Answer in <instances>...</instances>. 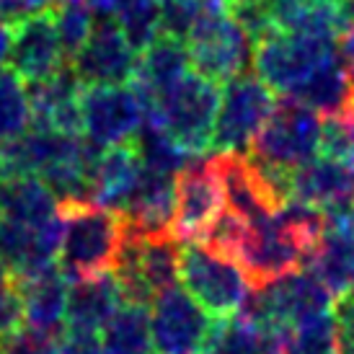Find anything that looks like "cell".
<instances>
[{
    "label": "cell",
    "mask_w": 354,
    "mask_h": 354,
    "mask_svg": "<svg viewBox=\"0 0 354 354\" xmlns=\"http://www.w3.org/2000/svg\"><path fill=\"white\" fill-rule=\"evenodd\" d=\"M321 156L354 168V101L321 119Z\"/></svg>",
    "instance_id": "obj_28"
},
{
    "label": "cell",
    "mask_w": 354,
    "mask_h": 354,
    "mask_svg": "<svg viewBox=\"0 0 354 354\" xmlns=\"http://www.w3.org/2000/svg\"><path fill=\"white\" fill-rule=\"evenodd\" d=\"M52 13H55V29H57L65 62H70L83 50V44L88 41L93 31V10L88 3H62V6H55Z\"/></svg>",
    "instance_id": "obj_27"
},
{
    "label": "cell",
    "mask_w": 354,
    "mask_h": 354,
    "mask_svg": "<svg viewBox=\"0 0 354 354\" xmlns=\"http://www.w3.org/2000/svg\"><path fill=\"white\" fill-rule=\"evenodd\" d=\"M290 202L321 212L354 202V168L324 156L310 158L290 174Z\"/></svg>",
    "instance_id": "obj_16"
},
{
    "label": "cell",
    "mask_w": 354,
    "mask_h": 354,
    "mask_svg": "<svg viewBox=\"0 0 354 354\" xmlns=\"http://www.w3.org/2000/svg\"><path fill=\"white\" fill-rule=\"evenodd\" d=\"M334 318H336L339 354H354V295L336 300Z\"/></svg>",
    "instance_id": "obj_32"
},
{
    "label": "cell",
    "mask_w": 354,
    "mask_h": 354,
    "mask_svg": "<svg viewBox=\"0 0 354 354\" xmlns=\"http://www.w3.org/2000/svg\"><path fill=\"white\" fill-rule=\"evenodd\" d=\"M0 217L26 227H41L57 217V197L37 176L0 178Z\"/></svg>",
    "instance_id": "obj_20"
},
{
    "label": "cell",
    "mask_w": 354,
    "mask_h": 354,
    "mask_svg": "<svg viewBox=\"0 0 354 354\" xmlns=\"http://www.w3.org/2000/svg\"><path fill=\"white\" fill-rule=\"evenodd\" d=\"M83 138L96 148L132 142L142 127V106L127 86H83Z\"/></svg>",
    "instance_id": "obj_10"
},
{
    "label": "cell",
    "mask_w": 354,
    "mask_h": 354,
    "mask_svg": "<svg viewBox=\"0 0 354 354\" xmlns=\"http://www.w3.org/2000/svg\"><path fill=\"white\" fill-rule=\"evenodd\" d=\"M31 127L52 129L59 135H83V111H80V91L83 83L73 73L70 62L59 68L52 78L29 83Z\"/></svg>",
    "instance_id": "obj_13"
},
{
    "label": "cell",
    "mask_w": 354,
    "mask_h": 354,
    "mask_svg": "<svg viewBox=\"0 0 354 354\" xmlns=\"http://www.w3.org/2000/svg\"><path fill=\"white\" fill-rule=\"evenodd\" d=\"M336 41L290 34L274 26L254 41L251 62L256 68V78L279 96H290L324 59L334 55Z\"/></svg>",
    "instance_id": "obj_6"
},
{
    "label": "cell",
    "mask_w": 354,
    "mask_h": 354,
    "mask_svg": "<svg viewBox=\"0 0 354 354\" xmlns=\"http://www.w3.org/2000/svg\"><path fill=\"white\" fill-rule=\"evenodd\" d=\"M122 305H124V295H122V287H119L114 274L73 282L70 285L65 326L88 328V331H99L101 334Z\"/></svg>",
    "instance_id": "obj_19"
},
{
    "label": "cell",
    "mask_w": 354,
    "mask_h": 354,
    "mask_svg": "<svg viewBox=\"0 0 354 354\" xmlns=\"http://www.w3.org/2000/svg\"><path fill=\"white\" fill-rule=\"evenodd\" d=\"M10 55V26L8 24H0V70L8 62Z\"/></svg>",
    "instance_id": "obj_35"
},
{
    "label": "cell",
    "mask_w": 354,
    "mask_h": 354,
    "mask_svg": "<svg viewBox=\"0 0 354 354\" xmlns=\"http://www.w3.org/2000/svg\"><path fill=\"white\" fill-rule=\"evenodd\" d=\"M57 6V0H0V21L16 24V21L50 10Z\"/></svg>",
    "instance_id": "obj_33"
},
{
    "label": "cell",
    "mask_w": 354,
    "mask_h": 354,
    "mask_svg": "<svg viewBox=\"0 0 354 354\" xmlns=\"http://www.w3.org/2000/svg\"><path fill=\"white\" fill-rule=\"evenodd\" d=\"M57 215L62 223L57 266L70 282L111 274L127 238L124 215L91 199L59 202Z\"/></svg>",
    "instance_id": "obj_1"
},
{
    "label": "cell",
    "mask_w": 354,
    "mask_h": 354,
    "mask_svg": "<svg viewBox=\"0 0 354 354\" xmlns=\"http://www.w3.org/2000/svg\"><path fill=\"white\" fill-rule=\"evenodd\" d=\"M282 354H339L334 310L313 315L292 328Z\"/></svg>",
    "instance_id": "obj_26"
},
{
    "label": "cell",
    "mask_w": 354,
    "mask_h": 354,
    "mask_svg": "<svg viewBox=\"0 0 354 354\" xmlns=\"http://www.w3.org/2000/svg\"><path fill=\"white\" fill-rule=\"evenodd\" d=\"M215 318L181 287L163 290L150 303V342L156 354H205Z\"/></svg>",
    "instance_id": "obj_8"
},
{
    "label": "cell",
    "mask_w": 354,
    "mask_h": 354,
    "mask_svg": "<svg viewBox=\"0 0 354 354\" xmlns=\"http://www.w3.org/2000/svg\"><path fill=\"white\" fill-rule=\"evenodd\" d=\"M217 109H220L217 83L202 78L197 73H189L174 88H168L148 111H142V122L160 127L187 156L199 158L207 150H212Z\"/></svg>",
    "instance_id": "obj_2"
},
{
    "label": "cell",
    "mask_w": 354,
    "mask_h": 354,
    "mask_svg": "<svg viewBox=\"0 0 354 354\" xmlns=\"http://www.w3.org/2000/svg\"><path fill=\"white\" fill-rule=\"evenodd\" d=\"M178 279L212 318L236 315L254 292L236 259L207 241H187L178 248Z\"/></svg>",
    "instance_id": "obj_3"
},
{
    "label": "cell",
    "mask_w": 354,
    "mask_h": 354,
    "mask_svg": "<svg viewBox=\"0 0 354 354\" xmlns=\"http://www.w3.org/2000/svg\"><path fill=\"white\" fill-rule=\"evenodd\" d=\"M287 99L313 109L315 114H324V117L349 106L354 101V91L349 78H346L344 65L339 59V50L328 59H324Z\"/></svg>",
    "instance_id": "obj_21"
},
{
    "label": "cell",
    "mask_w": 354,
    "mask_h": 354,
    "mask_svg": "<svg viewBox=\"0 0 354 354\" xmlns=\"http://www.w3.org/2000/svg\"><path fill=\"white\" fill-rule=\"evenodd\" d=\"M277 106V93L256 75H241L225 86L215 119L212 150L217 153H246L259 129Z\"/></svg>",
    "instance_id": "obj_7"
},
{
    "label": "cell",
    "mask_w": 354,
    "mask_h": 354,
    "mask_svg": "<svg viewBox=\"0 0 354 354\" xmlns=\"http://www.w3.org/2000/svg\"><path fill=\"white\" fill-rule=\"evenodd\" d=\"M65 3H88V0H65Z\"/></svg>",
    "instance_id": "obj_36"
},
{
    "label": "cell",
    "mask_w": 354,
    "mask_h": 354,
    "mask_svg": "<svg viewBox=\"0 0 354 354\" xmlns=\"http://www.w3.org/2000/svg\"><path fill=\"white\" fill-rule=\"evenodd\" d=\"M70 68L83 86H127L138 68V55L119 31L117 21L104 19L93 24L88 41L70 59Z\"/></svg>",
    "instance_id": "obj_12"
},
{
    "label": "cell",
    "mask_w": 354,
    "mask_h": 354,
    "mask_svg": "<svg viewBox=\"0 0 354 354\" xmlns=\"http://www.w3.org/2000/svg\"><path fill=\"white\" fill-rule=\"evenodd\" d=\"M174 192H176V212L171 225L174 241H181V243L202 241L225 209L215 158L187 163L174 176Z\"/></svg>",
    "instance_id": "obj_9"
},
{
    "label": "cell",
    "mask_w": 354,
    "mask_h": 354,
    "mask_svg": "<svg viewBox=\"0 0 354 354\" xmlns=\"http://www.w3.org/2000/svg\"><path fill=\"white\" fill-rule=\"evenodd\" d=\"M31 127L26 83L10 68L0 70V142L21 138Z\"/></svg>",
    "instance_id": "obj_24"
},
{
    "label": "cell",
    "mask_w": 354,
    "mask_h": 354,
    "mask_svg": "<svg viewBox=\"0 0 354 354\" xmlns=\"http://www.w3.org/2000/svg\"><path fill=\"white\" fill-rule=\"evenodd\" d=\"M57 349L59 354H104L99 331L73 328V326H65L57 334Z\"/></svg>",
    "instance_id": "obj_31"
},
{
    "label": "cell",
    "mask_w": 354,
    "mask_h": 354,
    "mask_svg": "<svg viewBox=\"0 0 354 354\" xmlns=\"http://www.w3.org/2000/svg\"><path fill=\"white\" fill-rule=\"evenodd\" d=\"M16 287L24 308V324L50 334H59L65 326L70 297V279L65 272L57 264H52L41 269L39 274L16 279Z\"/></svg>",
    "instance_id": "obj_17"
},
{
    "label": "cell",
    "mask_w": 354,
    "mask_h": 354,
    "mask_svg": "<svg viewBox=\"0 0 354 354\" xmlns=\"http://www.w3.org/2000/svg\"><path fill=\"white\" fill-rule=\"evenodd\" d=\"M174 212H176L174 176L158 174V171H150V168L142 166L138 187H135L129 202L122 209V215L127 220V233L140 238L171 236Z\"/></svg>",
    "instance_id": "obj_14"
},
{
    "label": "cell",
    "mask_w": 354,
    "mask_h": 354,
    "mask_svg": "<svg viewBox=\"0 0 354 354\" xmlns=\"http://www.w3.org/2000/svg\"><path fill=\"white\" fill-rule=\"evenodd\" d=\"M308 272L324 282L334 300L354 295V241L324 233Z\"/></svg>",
    "instance_id": "obj_22"
},
{
    "label": "cell",
    "mask_w": 354,
    "mask_h": 354,
    "mask_svg": "<svg viewBox=\"0 0 354 354\" xmlns=\"http://www.w3.org/2000/svg\"><path fill=\"white\" fill-rule=\"evenodd\" d=\"M187 50L194 73L217 86H227L230 80L246 75L254 59V41L236 24L227 6L205 8L197 26L189 34Z\"/></svg>",
    "instance_id": "obj_4"
},
{
    "label": "cell",
    "mask_w": 354,
    "mask_h": 354,
    "mask_svg": "<svg viewBox=\"0 0 354 354\" xmlns=\"http://www.w3.org/2000/svg\"><path fill=\"white\" fill-rule=\"evenodd\" d=\"M160 13V34L171 39L187 41L192 29L197 26L199 16L205 13L202 0H158Z\"/></svg>",
    "instance_id": "obj_29"
},
{
    "label": "cell",
    "mask_w": 354,
    "mask_h": 354,
    "mask_svg": "<svg viewBox=\"0 0 354 354\" xmlns=\"http://www.w3.org/2000/svg\"><path fill=\"white\" fill-rule=\"evenodd\" d=\"M24 326V308L16 279L8 272V266L0 261V336L16 331Z\"/></svg>",
    "instance_id": "obj_30"
},
{
    "label": "cell",
    "mask_w": 354,
    "mask_h": 354,
    "mask_svg": "<svg viewBox=\"0 0 354 354\" xmlns=\"http://www.w3.org/2000/svg\"><path fill=\"white\" fill-rule=\"evenodd\" d=\"M104 354H150V310L148 305L124 303L101 331Z\"/></svg>",
    "instance_id": "obj_23"
},
{
    "label": "cell",
    "mask_w": 354,
    "mask_h": 354,
    "mask_svg": "<svg viewBox=\"0 0 354 354\" xmlns=\"http://www.w3.org/2000/svg\"><path fill=\"white\" fill-rule=\"evenodd\" d=\"M324 227H326V233H331V236L354 241V202L339 205V207H334V209H326Z\"/></svg>",
    "instance_id": "obj_34"
},
{
    "label": "cell",
    "mask_w": 354,
    "mask_h": 354,
    "mask_svg": "<svg viewBox=\"0 0 354 354\" xmlns=\"http://www.w3.org/2000/svg\"><path fill=\"white\" fill-rule=\"evenodd\" d=\"M189 73H192V57H189L187 41L160 34L138 57V68L129 80V88L135 91L142 111H148L168 88H174Z\"/></svg>",
    "instance_id": "obj_15"
},
{
    "label": "cell",
    "mask_w": 354,
    "mask_h": 354,
    "mask_svg": "<svg viewBox=\"0 0 354 354\" xmlns=\"http://www.w3.org/2000/svg\"><path fill=\"white\" fill-rule=\"evenodd\" d=\"M10 26V55L8 65L26 86L52 78L59 68H65V55L59 47L55 29V13L41 10L34 16L8 24Z\"/></svg>",
    "instance_id": "obj_11"
},
{
    "label": "cell",
    "mask_w": 354,
    "mask_h": 354,
    "mask_svg": "<svg viewBox=\"0 0 354 354\" xmlns=\"http://www.w3.org/2000/svg\"><path fill=\"white\" fill-rule=\"evenodd\" d=\"M142 174V160L135 142H122L101 150L91 176V202L111 209H124Z\"/></svg>",
    "instance_id": "obj_18"
},
{
    "label": "cell",
    "mask_w": 354,
    "mask_h": 354,
    "mask_svg": "<svg viewBox=\"0 0 354 354\" xmlns=\"http://www.w3.org/2000/svg\"><path fill=\"white\" fill-rule=\"evenodd\" d=\"M318 145H321V114L282 96L251 142L248 156L269 168L295 171L297 166L315 158Z\"/></svg>",
    "instance_id": "obj_5"
},
{
    "label": "cell",
    "mask_w": 354,
    "mask_h": 354,
    "mask_svg": "<svg viewBox=\"0 0 354 354\" xmlns=\"http://www.w3.org/2000/svg\"><path fill=\"white\" fill-rule=\"evenodd\" d=\"M132 142L138 148L142 166L150 168V171H158V174H168V176H176L192 158L178 148L163 129L156 127V124H145V122H142L138 138Z\"/></svg>",
    "instance_id": "obj_25"
}]
</instances>
